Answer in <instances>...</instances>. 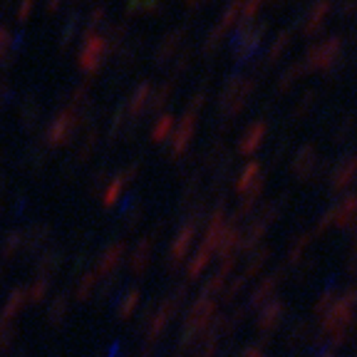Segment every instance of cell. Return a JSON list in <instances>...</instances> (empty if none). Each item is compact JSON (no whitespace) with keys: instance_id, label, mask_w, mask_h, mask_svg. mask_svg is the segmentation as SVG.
I'll return each instance as SVG.
<instances>
[{"instance_id":"1","label":"cell","mask_w":357,"mask_h":357,"mask_svg":"<svg viewBox=\"0 0 357 357\" xmlns=\"http://www.w3.org/2000/svg\"><path fill=\"white\" fill-rule=\"evenodd\" d=\"M256 85L254 80H246V77H231L229 82L224 85V92H221V99H219V110L226 119H231L233 115L246 107L248 97L254 94Z\"/></svg>"},{"instance_id":"2","label":"cell","mask_w":357,"mask_h":357,"mask_svg":"<svg viewBox=\"0 0 357 357\" xmlns=\"http://www.w3.org/2000/svg\"><path fill=\"white\" fill-rule=\"evenodd\" d=\"M107 42H104L102 35L97 33H87L85 40L80 45V55H77V63H80V69L85 72H97L99 65L107 58Z\"/></svg>"},{"instance_id":"3","label":"cell","mask_w":357,"mask_h":357,"mask_svg":"<svg viewBox=\"0 0 357 357\" xmlns=\"http://www.w3.org/2000/svg\"><path fill=\"white\" fill-rule=\"evenodd\" d=\"M340 38H328V40L317 42L308 50V55L303 58V65L306 69H328L338 63L340 58Z\"/></svg>"},{"instance_id":"4","label":"cell","mask_w":357,"mask_h":357,"mask_svg":"<svg viewBox=\"0 0 357 357\" xmlns=\"http://www.w3.org/2000/svg\"><path fill=\"white\" fill-rule=\"evenodd\" d=\"M265 33V23L260 25H238V33H236V40H233V55L238 60H248L254 58L256 52H258L260 45V38Z\"/></svg>"},{"instance_id":"5","label":"cell","mask_w":357,"mask_h":357,"mask_svg":"<svg viewBox=\"0 0 357 357\" xmlns=\"http://www.w3.org/2000/svg\"><path fill=\"white\" fill-rule=\"evenodd\" d=\"M77 129H80V115L75 110H67L52 122L50 129H47V142L50 144H65L75 137Z\"/></svg>"},{"instance_id":"6","label":"cell","mask_w":357,"mask_h":357,"mask_svg":"<svg viewBox=\"0 0 357 357\" xmlns=\"http://www.w3.org/2000/svg\"><path fill=\"white\" fill-rule=\"evenodd\" d=\"M323 224H320V231L328 229V226H340V229H345V226L355 224L357 221V196H347V199H342L340 204L335 208H330L328 213L323 216Z\"/></svg>"},{"instance_id":"7","label":"cell","mask_w":357,"mask_h":357,"mask_svg":"<svg viewBox=\"0 0 357 357\" xmlns=\"http://www.w3.org/2000/svg\"><path fill=\"white\" fill-rule=\"evenodd\" d=\"M236 191L241 196H258L260 186H263V169L258 162H248L243 172L236 176Z\"/></svg>"},{"instance_id":"8","label":"cell","mask_w":357,"mask_h":357,"mask_svg":"<svg viewBox=\"0 0 357 357\" xmlns=\"http://www.w3.org/2000/svg\"><path fill=\"white\" fill-rule=\"evenodd\" d=\"M194 132H196V115L194 112H186L181 119H178V129L172 139V154L174 156H181L189 147V142L194 139Z\"/></svg>"},{"instance_id":"9","label":"cell","mask_w":357,"mask_h":357,"mask_svg":"<svg viewBox=\"0 0 357 357\" xmlns=\"http://www.w3.org/2000/svg\"><path fill=\"white\" fill-rule=\"evenodd\" d=\"M283 315H285V306H283L281 300H271L268 306L260 310V317H258V330L263 335H271L278 330V325H281Z\"/></svg>"},{"instance_id":"10","label":"cell","mask_w":357,"mask_h":357,"mask_svg":"<svg viewBox=\"0 0 357 357\" xmlns=\"http://www.w3.org/2000/svg\"><path fill=\"white\" fill-rule=\"evenodd\" d=\"M196 238V221H189V224L181 226V231L176 233L174 238V246H172V263H181L184 256L189 254L191 243Z\"/></svg>"},{"instance_id":"11","label":"cell","mask_w":357,"mask_h":357,"mask_svg":"<svg viewBox=\"0 0 357 357\" xmlns=\"http://www.w3.org/2000/svg\"><path fill=\"white\" fill-rule=\"evenodd\" d=\"M263 137H265V122H254V124L243 132V137L238 139V154L251 156L260 147Z\"/></svg>"},{"instance_id":"12","label":"cell","mask_w":357,"mask_h":357,"mask_svg":"<svg viewBox=\"0 0 357 357\" xmlns=\"http://www.w3.org/2000/svg\"><path fill=\"white\" fill-rule=\"evenodd\" d=\"M181 38H184V28L178 30H172V33L164 38L162 42H159V47H156L154 52V60L159 65L169 63V60H174L178 55V47H181Z\"/></svg>"},{"instance_id":"13","label":"cell","mask_w":357,"mask_h":357,"mask_svg":"<svg viewBox=\"0 0 357 357\" xmlns=\"http://www.w3.org/2000/svg\"><path fill=\"white\" fill-rule=\"evenodd\" d=\"M330 13V0H317L315 6L310 8V13L306 15V25H303V35H315L317 30L323 28L325 23V17H328Z\"/></svg>"},{"instance_id":"14","label":"cell","mask_w":357,"mask_h":357,"mask_svg":"<svg viewBox=\"0 0 357 357\" xmlns=\"http://www.w3.org/2000/svg\"><path fill=\"white\" fill-rule=\"evenodd\" d=\"M317 167V154H315V147L313 144H306L303 149L295 154L293 159V174H298L300 178L310 176L313 172H315Z\"/></svg>"},{"instance_id":"15","label":"cell","mask_w":357,"mask_h":357,"mask_svg":"<svg viewBox=\"0 0 357 357\" xmlns=\"http://www.w3.org/2000/svg\"><path fill=\"white\" fill-rule=\"evenodd\" d=\"M149 97H151V82H142L134 90L132 99H129V115H132V119H137V117H142L149 110Z\"/></svg>"},{"instance_id":"16","label":"cell","mask_w":357,"mask_h":357,"mask_svg":"<svg viewBox=\"0 0 357 357\" xmlns=\"http://www.w3.org/2000/svg\"><path fill=\"white\" fill-rule=\"evenodd\" d=\"M355 176H357V156H350V159H345L342 164H338L330 184H333L335 189H345Z\"/></svg>"},{"instance_id":"17","label":"cell","mask_w":357,"mask_h":357,"mask_svg":"<svg viewBox=\"0 0 357 357\" xmlns=\"http://www.w3.org/2000/svg\"><path fill=\"white\" fill-rule=\"evenodd\" d=\"M278 283H281V273H273V276L263 278V281L258 283V288H256L254 293H251V300H248V308H256V306H260L263 300L271 298Z\"/></svg>"},{"instance_id":"18","label":"cell","mask_w":357,"mask_h":357,"mask_svg":"<svg viewBox=\"0 0 357 357\" xmlns=\"http://www.w3.org/2000/svg\"><path fill=\"white\" fill-rule=\"evenodd\" d=\"M151 251H154V241H151V238L139 241L137 251H134V258H132V271L134 273L147 271V265H149V258H151Z\"/></svg>"},{"instance_id":"19","label":"cell","mask_w":357,"mask_h":357,"mask_svg":"<svg viewBox=\"0 0 357 357\" xmlns=\"http://www.w3.org/2000/svg\"><path fill=\"white\" fill-rule=\"evenodd\" d=\"M211 256H213V251L206 246V243H199V248H196V254H194V258H191V263H189V271H186V276L189 278H196L199 273L204 271L208 265V260H211Z\"/></svg>"},{"instance_id":"20","label":"cell","mask_w":357,"mask_h":357,"mask_svg":"<svg viewBox=\"0 0 357 357\" xmlns=\"http://www.w3.org/2000/svg\"><path fill=\"white\" fill-rule=\"evenodd\" d=\"M172 127H174V117L162 115L154 122V127H151V139H154V142H164V139L169 137V132H172Z\"/></svg>"},{"instance_id":"21","label":"cell","mask_w":357,"mask_h":357,"mask_svg":"<svg viewBox=\"0 0 357 357\" xmlns=\"http://www.w3.org/2000/svg\"><path fill=\"white\" fill-rule=\"evenodd\" d=\"M303 72H306V65H303V60H300V63H295V65H290V67L281 75V82H278V90H281V92H283V90H288V87L293 85V82L298 80V77L303 75Z\"/></svg>"},{"instance_id":"22","label":"cell","mask_w":357,"mask_h":357,"mask_svg":"<svg viewBox=\"0 0 357 357\" xmlns=\"http://www.w3.org/2000/svg\"><path fill=\"white\" fill-rule=\"evenodd\" d=\"M290 45V33L288 30H285V33H281L276 38V42H273L271 45V50H268V55H265V63L271 65V63H276V58H281L283 55V50H285V47Z\"/></svg>"},{"instance_id":"23","label":"cell","mask_w":357,"mask_h":357,"mask_svg":"<svg viewBox=\"0 0 357 357\" xmlns=\"http://www.w3.org/2000/svg\"><path fill=\"white\" fill-rule=\"evenodd\" d=\"M265 0H241V25H248L258 15L260 6H263Z\"/></svg>"},{"instance_id":"24","label":"cell","mask_w":357,"mask_h":357,"mask_svg":"<svg viewBox=\"0 0 357 357\" xmlns=\"http://www.w3.org/2000/svg\"><path fill=\"white\" fill-rule=\"evenodd\" d=\"M122 254H124V243H112L110 248H107V254H104V271H110V268H115L117 263L122 260Z\"/></svg>"},{"instance_id":"25","label":"cell","mask_w":357,"mask_h":357,"mask_svg":"<svg viewBox=\"0 0 357 357\" xmlns=\"http://www.w3.org/2000/svg\"><path fill=\"white\" fill-rule=\"evenodd\" d=\"M162 0H129V13H151L159 8Z\"/></svg>"},{"instance_id":"26","label":"cell","mask_w":357,"mask_h":357,"mask_svg":"<svg viewBox=\"0 0 357 357\" xmlns=\"http://www.w3.org/2000/svg\"><path fill=\"white\" fill-rule=\"evenodd\" d=\"M139 306V293L137 290H132V293H127V300H124V306H122V317H129L132 315V310Z\"/></svg>"},{"instance_id":"27","label":"cell","mask_w":357,"mask_h":357,"mask_svg":"<svg viewBox=\"0 0 357 357\" xmlns=\"http://www.w3.org/2000/svg\"><path fill=\"white\" fill-rule=\"evenodd\" d=\"M33 8H35V0H23V3H20V8H17V17H20V20H25V17L33 13Z\"/></svg>"},{"instance_id":"28","label":"cell","mask_w":357,"mask_h":357,"mask_svg":"<svg viewBox=\"0 0 357 357\" xmlns=\"http://www.w3.org/2000/svg\"><path fill=\"white\" fill-rule=\"evenodd\" d=\"M13 45V38L8 35V30H0V58L6 55V50Z\"/></svg>"},{"instance_id":"29","label":"cell","mask_w":357,"mask_h":357,"mask_svg":"<svg viewBox=\"0 0 357 357\" xmlns=\"http://www.w3.org/2000/svg\"><path fill=\"white\" fill-rule=\"evenodd\" d=\"M241 357H268V352L258 350V347H256V345H248L246 350L241 352Z\"/></svg>"},{"instance_id":"30","label":"cell","mask_w":357,"mask_h":357,"mask_svg":"<svg viewBox=\"0 0 357 357\" xmlns=\"http://www.w3.org/2000/svg\"><path fill=\"white\" fill-rule=\"evenodd\" d=\"M355 6H357V0H345V3H342V13H350Z\"/></svg>"},{"instance_id":"31","label":"cell","mask_w":357,"mask_h":357,"mask_svg":"<svg viewBox=\"0 0 357 357\" xmlns=\"http://www.w3.org/2000/svg\"><path fill=\"white\" fill-rule=\"evenodd\" d=\"M186 6L189 8H196V6H204V3H206V0H184Z\"/></svg>"},{"instance_id":"32","label":"cell","mask_w":357,"mask_h":357,"mask_svg":"<svg viewBox=\"0 0 357 357\" xmlns=\"http://www.w3.org/2000/svg\"><path fill=\"white\" fill-rule=\"evenodd\" d=\"M60 3H63V0H47V10H55Z\"/></svg>"},{"instance_id":"33","label":"cell","mask_w":357,"mask_h":357,"mask_svg":"<svg viewBox=\"0 0 357 357\" xmlns=\"http://www.w3.org/2000/svg\"><path fill=\"white\" fill-rule=\"evenodd\" d=\"M276 3H283V0H276Z\"/></svg>"}]
</instances>
